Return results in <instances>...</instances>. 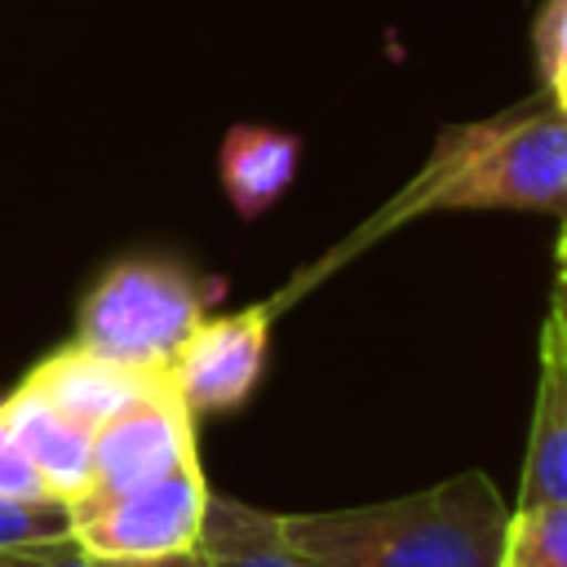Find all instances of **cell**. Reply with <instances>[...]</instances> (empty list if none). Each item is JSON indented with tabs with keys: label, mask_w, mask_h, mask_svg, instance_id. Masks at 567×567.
Instances as JSON below:
<instances>
[{
	"label": "cell",
	"mask_w": 567,
	"mask_h": 567,
	"mask_svg": "<svg viewBox=\"0 0 567 567\" xmlns=\"http://www.w3.org/2000/svg\"><path fill=\"white\" fill-rule=\"evenodd\" d=\"M195 456H199L195 416L168 377L164 385H155L151 394H142L137 403H128L124 412H115L106 425L93 430V478H89V492L71 505H93V501L133 492Z\"/></svg>",
	"instance_id": "obj_5"
},
{
	"label": "cell",
	"mask_w": 567,
	"mask_h": 567,
	"mask_svg": "<svg viewBox=\"0 0 567 567\" xmlns=\"http://www.w3.org/2000/svg\"><path fill=\"white\" fill-rule=\"evenodd\" d=\"M195 549L204 554L208 567H315L279 540L270 509H257V505H244L230 496H213V492H208V509H204Z\"/></svg>",
	"instance_id": "obj_11"
},
{
	"label": "cell",
	"mask_w": 567,
	"mask_h": 567,
	"mask_svg": "<svg viewBox=\"0 0 567 567\" xmlns=\"http://www.w3.org/2000/svg\"><path fill=\"white\" fill-rule=\"evenodd\" d=\"M501 567H567V501L509 509Z\"/></svg>",
	"instance_id": "obj_12"
},
{
	"label": "cell",
	"mask_w": 567,
	"mask_h": 567,
	"mask_svg": "<svg viewBox=\"0 0 567 567\" xmlns=\"http://www.w3.org/2000/svg\"><path fill=\"white\" fill-rule=\"evenodd\" d=\"M208 292L173 261L133 257L111 266L75 315V341L137 372H168L204 319Z\"/></svg>",
	"instance_id": "obj_3"
},
{
	"label": "cell",
	"mask_w": 567,
	"mask_h": 567,
	"mask_svg": "<svg viewBox=\"0 0 567 567\" xmlns=\"http://www.w3.org/2000/svg\"><path fill=\"white\" fill-rule=\"evenodd\" d=\"M301 142L266 124H235L221 142V186L239 217H261L297 177Z\"/></svg>",
	"instance_id": "obj_10"
},
{
	"label": "cell",
	"mask_w": 567,
	"mask_h": 567,
	"mask_svg": "<svg viewBox=\"0 0 567 567\" xmlns=\"http://www.w3.org/2000/svg\"><path fill=\"white\" fill-rule=\"evenodd\" d=\"M509 505L483 470L354 509L275 514L279 540L315 567H501Z\"/></svg>",
	"instance_id": "obj_1"
},
{
	"label": "cell",
	"mask_w": 567,
	"mask_h": 567,
	"mask_svg": "<svg viewBox=\"0 0 567 567\" xmlns=\"http://www.w3.org/2000/svg\"><path fill=\"white\" fill-rule=\"evenodd\" d=\"M0 408H4V421L18 434L22 452L40 470L49 496H58L66 505L80 501L93 478V434L80 430L71 416H62L27 377Z\"/></svg>",
	"instance_id": "obj_9"
},
{
	"label": "cell",
	"mask_w": 567,
	"mask_h": 567,
	"mask_svg": "<svg viewBox=\"0 0 567 567\" xmlns=\"http://www.w3.org/2000/svg\"><path fill=\"white\" fill-rule=\"evenodd\" d=\"M567 501V288L558 284L536 346V399L514 509Z\"/></svg>",
	"instance_id": "obj_7"
},
{
	"label": "cell",
	"mask_w": 567,
	"mask_h": 567,
	"mask_svg": "<svg viewBox=\"0 0 567 567\" xmlns=\"http://www.w3.org/2000/svg\"><path fill=\"white\" fill-rule=\"evenodd\" d=\"M270 315L275 306H252L195 323V332L182 341L168 368L173 390L182 394L190 416L230 412L257 390L270 346Z\"/></svg>",
	"instance_id": "obj_6"
},
{
	"label": "cell",
	"mask_w": 567,
	"mask_h": 567,
	"mask_svg": "<svg viewBox=\"0 0 567 567\" xmlns=\"http://www.w3.org/2000/svg\"><path fill=\"white\" fill-rule=\"evenodd\" d=\"M71 532V509L66 501H18V496H0V549L9 545H31V540H49V536H66Z\"/></svg>",
	"instance_id": "obj_13"
},
{
	"label": "cell",
	"mask_w": 567,
	"mask_h": 567,
	"mask_svg": "<svg viewBox=\"0 0 567 567\" xmlns=\"http://www.w3.org/2000/svg\"><path fill=\"white\" fill-rule=\"evenodd\" d=\"M554 257H558V284L567 288V226H563V235H558V248H554Z\"/></svg>",
	"instance_id": "obj_19"
},
{
	"label": "cell",
	"mask_w": 567,
	"mask_h": 567,
	"mask_svg": "<svg viewBox=\"0 0 567 567\" xmlns=\"http://www.w3.org/2000/svg\"><path fill=\"white\" fill-rule=\"evenodd\" d=\"M106 567H208L199 549H182V554H164V558H137V563H106Z\"/></svg>",
	"instance_id": "obj_17"
},
{
	"label": "cell",
	"mask_w": 567,
	"mask_h": 567,
	"mask_svg": "<svg viewBox=\"0 0 567 567\" xmlns=\"http://www.w3.org/2000/svg\"><path fill=\"white\" fill-rule=\"evenodd\" d=\"M204 509H208V483L195 456L133 492L93 505H71V536L102 563L164 558L199 545Z\"/></svg>",
	"instance_id": "obj_4"
},
{
	"label": "cell",
	"mask_w": 567,
	"mask_h": 567,
	"mask_svg": "<svg viewBox=\"0 0 567 567\" xmlns=\"http://www.w3.org/2000/svg\"><path fill=\"white\" fill-rule=\"evenodd\" d=\"M545 89H549V102H554V106L567 115V66H563V71H558V75H554Z\"/></svg>",
	"instance_id": "obj_18"
},
{
	"label": "cell",
	"mask_w": 567,
	"mask_h": 567,
	"mask_svg": "<svg viewBox=\"0 0 567 567\" xmlns=\"http://www.w3.org/2000/svg\"><path fill=\"white\" fill-rule=\"evenodd\" d=\"M532 44H536L540 80L549 84V80L567 66V0H545V4H540V13H536V31H532Z\"/></svg>",
	"instance_id": "obj_16"
},
{
	"label": "cell",
	"mask_w": 567,
	"mask_h": 567,
	"mask_svg": "<svg viewBox=\"0 0 567 567\" xmlns=\"http://www.w3.org/2000/svg\"><path fill=\"white\" fill-rule=\"evenodd\" d=\"M27 381L62 412L71 416L80 430H97L106 425L115 412H124L128 403H137L142 394H151L155 385L168 381V372H137V368H124L115 359H102L93 350H84L80 341L44 354Z\"/></svg>",
	"instance_id": "obj_8"
},
{
	"label": "cell",
	"mask_w": 567,
	"mask_h": 567,
	"mask_svg": "<svg viewBox=\"0 0 567 567\" xmlns=\"http://www.w3.org/2000/svg\"><path fill=\"white\" fill-rule=\"evenodd\" d=\"M0 567H106V563L93 558V554L66 532V536H49V540H31V545H9V549H0Z\"/></svg>",
	"instance_id": "obj_15"
},
{
	"label": "cell",
	"mask_w": 567,
	"mask_h": 567,
	"mask_svg": "<svg viewBox=\"0 0 567 567\" xmlns=\"http://www.w3.org/2000/svg\"><path fill=\"white\" fill-rule=\"evenodd\" d=\"M0 496H18V501H49V487H44L40 470L31 465V456L22 452L18 434L9 430L4 408H0ZM53 501H58V496H53Z\"/></svg>",
	"instance_id": "obj_14"
},
{
	"label": "cell",
	"mask_w": 567,
	"mask_h": 567,
	"mask_svg": "<svg viewBox=\"0 0 567 567\" xmlns=\"http://www.w3.org/2000/svg\"><path fill=\"white\" fill-rule=\"evenodd\" d=\"M447 208L567 213V115L540 102L452 128L385 221Z\"/></svg>",
	"instance_id": "obj_2"
}]
</instances>
